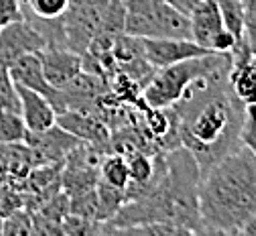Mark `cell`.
Returning a JSON list of instances; mask_svg holds the SVG:
<instances>
[{"label":"cell","mask_w":256,"mask_h":236,"mask_svg":"<svg viewBox=\"0 0 256 236\" xmlns=\"http://www.w3.org/2000/svg\"><path fill=\"white\" fill-rule=\"evenodd\" d=\"M230 72L232 59L196 80L173 104L181 145L196 157L202 175L242 145L246 104L232 90Z\"/></svg>","instance_id":"obj_1"},{"label":"cell","mask_w":256,"mask_h":236,"mask_svg":"<svg viewBox=\"0 0 256 236\" xmlns=\"http://www.w3.org/2000/svg\"><path fill=\"white\" fill-rule=\"evenodd\" d=\"M200 183L202 169L183 145L163 153V171L156 183L144 195L126 201L112 220L104 222L102 234H122L128 228L150 222H169L187 234H202Z\"/></svg>","instance_id":"obj_2"},{"label":"cell","mask_w":256,"mask_h":236,"mask_svg":"<svg viewBox=\"0 0 256 236\" xmlns=\"http://www.w3.org/2000/svg\"><path fill=\"white\" fill-rule=\"evenodd\" d=\"M256 214V157L238 147L202 175V234H240Z\"/></svg>","instance_id":"obj_3"},{"label":"cell","mask_w":256,"mask_h":236,"mask_svg":"<svg viewBox=\"0 0 256 236\" xmlns=\"http://www.w3.org/2000/svg\"><path fill=\"white\" fill-rule=\"evenodd\" d=\"M230 59H232V53L210 51L200 57H189L179 63L161 67V70L154 72V76L142 90L144 102L156 108H169L177 104L179 98L185 94V90L196 80L218 70L220 65L228 63Z\"/></svg>","instance_id":"obj_4"},{"label":"cell","mask_w":256,"mask_h":236,"mask_svg":"<svg viewBox=\"0 0 256 236\" xmlns=\"http://www.w3.org/2000/svg\"><path fill=\"white\" fill-rule=\"evenodd\" d=\"M124 33L132 37H183L191 39L189 15L165 0H122Z\"/></svg>","instance_id":"obj_5"},{"label":"cell","mask_w":256,"mask_h":236,"mask_svg":"<svg viewBox=\"0 0 256 236\" xmlns=\"http://www.w3.org/2000/svg\"><path fill=\"white\" fill-rule=\"evenodd\" d=\"M45 47V37L26 19L12 21L0 29V63L6 67H10L18 57L39 53Z\"/></svg>","instance_id":"obj_6"},{"label":"cell","mask_w":256,"mask_h":236,"mask_svg":"<svg viewBox=\"0 0 256 236\" xmlns=\"http://www.w3.org/2000/svg\"><path fill=\"white\" fill-rule=\"evenodd\" d=\"M140 45H142V55L156 70L179 63L189 57H200L210 53L194 39H183V37H140Z\"/></svg>","instance_id":"obj_7"},{"label":"cell","mask_w":256,"mask_h":236,"mask_svg":"<svg viewBox=\"0 0 256 236\" xmlns=\"http://www.w3.org/2000/svg\"><path fill=\"white\" fill-rule=\"evenodd\" d=\"M24 143L37 153L41 163H63L68 159V155L84 141H80L78 137H74L72 132H68L55 122L45 130H26Z\"/></svg>","instance_id":"obj_8"},{"label":"cell","mask_w":256,"mask_h":236,"mask_svg":"<svg viewBox=\"0 0 256 236\" xmlns=\"http://www.w3.org/2000/svg\"><path fill=\"white\" fill-rule=\"evenodd\" d=\"M57 124L61 128H66L68 132H72L80 141L112 153V147H110L112 132L98 116H94L90 112H82V110H63L57 114Z\"/></svg>","instance_id":"obj_9"},{"label":"cell","mask_w":256,"mask_h":236,"mask_svg":"<svg viewBox=\"0 0 256 236\" xmlns=\"http://www.w3.org/2000/svg\"><path fill=\"white\" fill-rule=\"evenodd\" d=\"M39 55L45 78L53 88L68 86L78 74L84 72L82 53L70 47H45L43 51H39Z\"/></svg>","instance_id":"obj_10"},{"label":"cell","mask_w":256,"mask_h":236,"mask_svg":"<svg viewBox=\"0 0 256 236\" xmlns=\"http://www.w3.org/2000/svg\"><path fill=\"white\" fill-rule=\"evenodd\" d=\"M191 39L212 51V43L220 33L226 29L222 21L218 0H198V5L189 13Z\"/></svg>","instance_id":"obj_11"},{"label":"cell","mask_w":256,"mask_h":236,"mask_svg":"<svg viewBox=\"0 0 256 236\" xmlns=\"http://www.w3.org/2000/svg\"><path fill=\"white\" fill-rule=\"evenodd\" d=\"M16 94L20 100V114L26 130H45L57 122V112L47 96L24 86H16Z\"/></svg>","instance_id":"obj_12"},{"label":"cell","mask_w":256,"mask_h":236,"mask_svg":"<svg viewBox=\"0 0 256 236\" xmlns=\"http://www.w3.org/2000/svg\"><path fill=\"white\" fill-rule=\"evenodd\" d=\"M10 76L14 80L16 86H24L28 90H35L43 96H47L49 100L55 98L57 88H53L43 72V63H41V55L39 53H26L22 57H18L10 67Z\"/></svg>","instance_id":"obj_13"},{"label":"cell","mask_w":256,"mask_h":236,"mask_svg":"<svg viewBox=\"0 0 256 236\" xmlns=\"http://www.w3.org/2000/svg\"><path fill=\"white\" fill-rule=\"evenodd\" d=\"M230 84L246 106H256V55L238 61L232 59Z\"/></svg>","instance_id":"obj_14"},{"label":"cell","mask_w":256,"mask_h":236,"mask_svg":"<svg viewBox=\"0 0 256 236\" xmlns=\"http://www.w3.org/2000/svg\"><path fill=\"white\" fill-rule=\"evenodd\" d=\"M100 179L106 181L112 187L126 189V185L130 183V167H128V159L120 153H108L102 159Z\"/></svg>","instance_id":"obj_15"},{"label":"cell","mask_w":256,"mask_h":236,"mask_svg":"<svg viewBox=\"0 0 256 236\" xmlns=\"http://www.w3.org/2000/svg\"><path fill=\"white\" fill-rule=\"evenodd\" d=\"M70 9V0H22L26 21H55L63 19Z\"/></svg>","instance_id":"obj_16"},{"label":"cell","mask_w":256,"mask_h":236,"mask_svg":"<svg viewBox=\"0 0 256 236\" xmlns=\"http://www.w3.org/2000/svg\"><path fill=\"white\" fill-rule=\"evenodd\" d=\"M222 21L232 35L242 41L244 37V21H246V3L244 0H218Z\"/></svg>","instance_id":"obj_17"},{"label":"cell","mask_w":256,"mask_h":236,"mask_svg":"<svg viewBox=\"0 0 256 236\" xmlns=\"http://www.w3.org/2000/svg\"><path fill=\"white\" fill-rule=\"evenodd\" d=\"M26 134V124L18 110L0 108V143H22Z\"/></svg>","instance_id":"obj_18"},{"label":"cell","mask_w":256,"mask_h":236,"mask_svg":"<svg viewBox=\"0 0 256 236\" xmlns=\"http://www.w3.org/2000/svg\"><path fill=\"white\" fill-rule=\"evenodd\" d=\"M2 234H8V236L35 234L33 214H30L26 208H20V210L12 212L10 216H6V218L2 220Z\"/></svg>","instance_id":"obj_19"},{"label":"cell","mask_w":256,"mask_h":236,"mask_svg":"<svg viewBox=\"0 0 256 236\" xmlns=\"http://www.w3.org/2000/svg\"><path fill=\"white\" fill-rule=\"evenodd\" d=\"M0 108L20 112V100L16 94V84L10 76V70L2 63H0Z\"/></svg>","instance_id":"obj_20"},{"label":"cell","mask_w":256,"mask_h":236,"mask_svg":"<svg viewBox=\"0 0 256 236\" xmlns=\"http://www.w3.org/2000/svg\"><path fill=\"white\" fill-rule=\"evenodd\" d=\"M24 208V195L20 189H16L8 179L0 181V218H6L12 212Z\"/></svg>","instance_id":"obj_21"},{"label":"cell","mask_w":256,"mask_h":236,"mask_svg":"<svg viewBox=\"0 0 256 236\" xmlns=\"http://www.w3.org/2000/svg\"><path fill=\"white\" fill-rule=\"evenodd\" d=\"M240 143L256 157V106H246V118L240 134Z\"/></svg>","instance_id":"obj_22"},{"label":"cell","mask_w":256,"mask_h":236,"mask_svg":"<svg viewBox=\"0 0 256 236\" xmlns=\"http://www.w3.org/2000/svg\"><path fill=\"white\" fill-rule=\"evenodd\" d=\"M252 55H256V0L246 5V21H244V37H242Z\"/></svg>","instance_id":"obj_23"},{"label":"cell","mask_w":256,"mask_h":236,"mask_svg":"<svg viewBox=\"0 0 256 236\" xmlns=\"http://www.w3.org/2000/svg\"><path fill=\"white\" fill-rule=\"evenodd\" d=\"M20 19H24L22 0H0V29Z\"/></svg>","instance_id":"obj_24"},{"label":"cell","mask_w":256,"mask_h":236,"mask_svg":"<svg viewBox=\"0 0 256 236\" xmlns=\"http://www.w3.org/2000/svg\"><path fill=\"white\" fill-rule=\"evenodd\" d=\"M165 3H169V5H171V7H175V9H179L181 13L189 15V13H191V9H194V7L198 5V0H165Z\"/></svg>","instance_id":"obj_25"},{"label":"cell","mask_w":256,"mask_h":236,"mask_svg":"<svg viewBox=\"0 0 256 236\" xmlns=\"http://www.w3.org/2000/svg\"><path fill=\"white\" fill-rule=\"evenodd\" d=\"M240 234H244V236H256V214L252 218H248V222L242 226Z\"/></svg>","instance_id":"obj_26"},{"label":"cell","mask_w":256,"mask_h":236,"mask_svg":"<svg viewBox=\"0 0 256 236\" xmlns=\"http://www.w3.org/2000/svg\"><path fill=\"white\" fill-rule=\"evenodd\" d=\"M6 167H4V161H2V153H0V181H6Z\"/></svg>","instance_id":"obj_27"},{"label":"cell","mask_w":256,"mask_h":236,"mask_svg":"<svg viewBox=\"0 0 256 236\" xmlns=\"http://www.w3.org/2000/svg\"><path fill=\"white\" fill-rule=\"evenodd\" d=\"M248 3H254V0H246V5H248Z\"/></svg>","instance_id":"obj_28"}]
</instances>
